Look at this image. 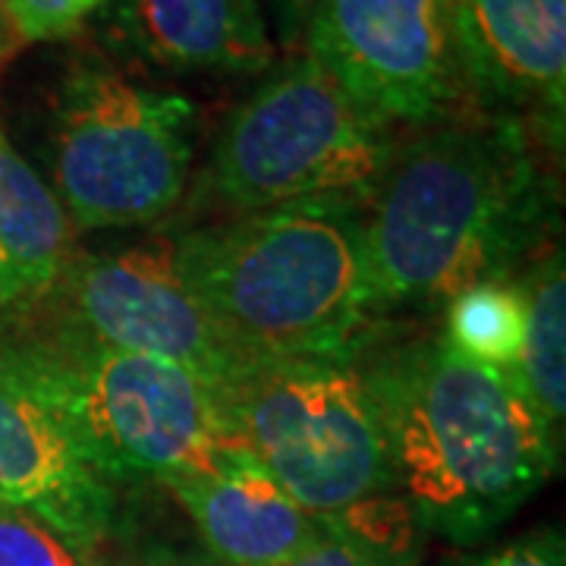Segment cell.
Masks as SVG:
<instances>
[{
  "mask_svg": "<svg viewBox=\"0 0 566 566\" xmlns=\"http://www.w3.org/2000/svg\"><path fill=\"white\" fill-rule=\"evenodd\" d=\"M385 424L394 485L424 528L479 542L557 469V434L513 368L424 340L365 371Z\"/></svg>",
  "mask_w": 566,
  "mask_h": 566,
  "instance_id": "1",
  "label": "cell"
},
{
  "mask_svg": "<svg viewBox=\"0 0 566 566\" xmlns=\"http://www.w3.org/2000/svg\"><path fill=\"white\" fill-rule=\"evenodd\" d=\"M463 566H566V547L560 532H538L520 542L494 547Z\"/></svg>",
  "mask_w": 566,
  "mask_h": 566,
  "instance_id": "20",
  "label": "cell"
},
{
  "mask_svg": "<svg viewBox=\"0 0 566 566\" xmlns=\"http://www.w3.org/2000/svg\"><path fill=\"white\" fill-rule=\"evenodd\" d=\"M111 0H0V13L20 41H51L76 32Z\"/></svg>",
  "mask_w": 566,
  "mask_h": 566,
  "instance_id": "19",
  "label": "cell"
},
{
  "mask_svg": "<svg viewBox=\"0 0 566 566\" xmlns=\"http://www.w3.org/2000/svg\"><path fill=\"white\" fill-rule=\"evenodd\" d=\"M196 111L114 66L66 73L54 111V196L70 227H139L170 214L192 170Z\"/></svg>",
  "mask_w": 566,
  "mask_h": 566,
  "instance_id": "6",
  "label": "cell"
},
{
  "mask_svg": "<svg viewBox=\"0 0 566 566\" xmlns=\"http://www.w3.org/2000/svg\"><path fill=\"white\" fill-rule=\"evenodd\" d=\"M363 205L249 211L174 240L182 281L255 359L353 363L378 322Z\"/></svg>",
  "mask_w": 566,
  "mask_h": 566,
  "instance_id": "3",
  "label": "cell"
},
{
  "mask_svg": "<svg viewBox=\"0 0 566 566\" xmlns=\"http://www.w3.org/2000/svg\"><path fill=\"white\" fill-rule=\"evenodd\" d=\"M73 264V227L54 189L0 133V315L48 303Z\"/></svg>",
  "mask_w": 566,
  "mask_h": 566,
  "instance_id": "14",
  "label": "cell"
},
{
  "mask_svg": "<svg viewBox=\"0 0 566 566\" xmlns=\"http://www.w3.org/2000/svg\"><path fill=\"white\" fill-rule=\"evenodd\" d=\"M542 208L523 120L453 123L394 148L363 214L381 308L504 281L535 240Z\"/></svg>",
  "mask_w": 566,
  "mask_h": 566,
  "instance_id": "2",
  "label": "cell"
},
{
  "mask_svg": "<svg viewBox=\"0 0 566 566\" xmlns=\"http://www.w3.org/2000/svg\"><path fill=\"white\" fill-rule=\"evenodd\" d=\"M0 504L32 513L82 554L102 545L117 506L114 482L41 397L10 334H0Z\"/></svg>",
  "mask_w": 566,
  "mask_h": 566,
  "instance_id": "10",
  "label": "cell"
},
{
  "mask_svg": "<svg viewBox=\"0 0 566 566\" xmlns=\"http://www.w3.org/2000/svg\"><path fill=\"white\" fill-rule=\"evenodd\" d=\"M526 340L516 363V378L526 387L547 428L560 438L566 416V277L560 252L547 255L528 277Z\"/></svg>",
  "mask_w": 566,
  "mask_h": 566,
  "instance_id": "15",
  "label": "cell"
},
{
  "mask_svg": "<svg viewBox=\"0 0 566 566\" xmlns=\"http://www.w3.org/2000/svg\"><path fill=\"white\" fill-rule=\"evenodd\" d=\"M268 10H271V22L277 29V39L286 48H296L303 44L305 29L315 17V10L322 7L324 0H264Z\"/></svg>",
  "mask_w": 566,
  "mask_h": 566,
  "instance_id": "21",
  "label": "cell"
},
{
  "mask_svg": "<svg viewBox=\"0 0 566 566\" xmlns=\"http://www.w3.org/2000/svg\"><path fill=\"white\" fill-rule=\"evenodd\" d=\"M243 444L312 516H337L394 485L365 371L337 359H262L227 394Z\"/></svg>",
  "mask_w": 566,
  "mask_h": 566,
  "instance_id": "7",
  "label": "cell"
},
{
  "mask_svg": "<svg viewBox=\"0 0 566 566\" xmlns=\"http://www.w3.org/2000/svg\"><path fill=\"white\" fill-rule=\"evenodd\" d=\"M161 485L221 566H281L324 528V516L305 513L245 444L221 450L211 469L167 475Z\"/></svg>",
  "mask_w": 566,
  "mask_h": 566,
  "instance_id": "12",
  "label": "cell"
},
{
  "mask_svg": "<svg viewBox=\"0 0 566 566\" xmlns=\"http://www.w3.org/2000/svg\"><path fill=\"white\" fill-rule=\"evenodd\" d=\"M73 327L107 346L180 365L223 397L252 368L249 356L182 281L174 240H145L70 264Z\"/></svg>",
  "mask_w": 566,
  "mask_h": 566,
  "instance_id": "9",
  "label": "cell"
},
{
  "mask_svg": "<svg viewBox=\"0 0 566 566\" xmlns=\"http://www.w3.org/2000/svg\"><path fill=\"white\" fill-rule=\"evenodd\" d=\"M465 95L497 111L564 126L566 0H450Z\"/></svg>",
  "mask_w": 566,
  "mask_h": 566,
  "instance_id": "11",
  "label": "cell"
},
{
  "mask_svg": "<svg viewBox=\"0 0 566 566\" xmlns=\"http://www.w3.org/2000/svg\"><path fill=\"white\" fill-rule=\"evenodd\" d=\"M161 566H221L218 560H167Z\"/></svg>",
  "mask_w": 566,
  "mask_h": 566,
  "instance_id": "23",
  "label": "cell"
},
{
  "mask_svg": "<svg viewBox=\"0 0 566 566\" xmlns=\"http://www.w3.org/2000/svg\"><path fill=\"white\" fill-rule=\"evenodd\" d=\"M303 41L381 126L447 120L465 98L450 0H324Z\"/></svg>",
  "mask_w": 566,
  "mask_h": 566,
  "instance_id": "8",
  "label": "cell"
},
{
  "mask_svg": "<svg viewBox=\"0 0 566 566\" xmlns=\"http://www.w3.org/2000/svg\"><path fill=\"white\" fill-rule=\"evenodd\" d=\"M85 557L32 513L0 504V566H88Z\"/></svg>",
  "mask_w": 566,
  "mask_h": 566,
  "instance_id": "18",
  "label": "cell"
},
{
  "mask_svg": "<svg viewBox=\"0 0 566 566\" xmlns=\"http://www.w3.org/2000/svg\"><path fill=\"white\" fill-rule=\"evenodd\" d=\"M123 20L133 44L164 66L262 73L274 63L259 0H129Z\"/></svg>",
  "mask_w": 566,
  "mask_h": 566,
  "instance_id": "13",
  "label": "cell"
},
{
  "mask_svg": "<svg viewBox=\"0 0 566 566\" xmlns=\"http://www.w3.org/2000/svg\"><path fill=\"white\" fill-rule=\"evenodd\" d=\"M472 363L516 368L526 340V296L504 281H482L447 300L444 337Z\"/></svg>",
  "mask_w": 566,
  "mask_h": 566,
  "instance_id": "16",
  "label": "cell"
},
{
  "mask_svg": "<svg viewBox=\"0 0 566 566\" xmlns=\"http://www.w3.org/2000/svg\"><path fill=\"white\" fill-rule=\"evenodd\" d=\"M390 158L387 126L363 114L322 63L303 54L230 114L202 180L208 196L237 214L296 202L365 208Z\"/></svg>",
  "mask_w": 566,
  "mask_h": 566,
  "instance_id": "5",
  "label": "cell"
},
{
  "mask_svg": "<svg viewBox=\"0 0 566 566\" xmlns=\"http://www.w3.org/2000/svg\"><path fill=\"white\" fill-rule=\"evenodd\" d=\"M20 349L41 397L111 482L202 472L243 444L227 397L180 365L107 346L73 324L54 340L20 337Z\"/></svg>",
  "mask_w": 566,
  "mask_h": 566,
  "instance_id": "4",
  "label": "cell"
},
{
  "mask_svg": "<svg viewBox=\"0 0 566 566\" xmlns=\"http://www.w3.org/2000/svg\"><path fill=\"white\" fill-rule=\"evenodd\" d=\"M400 554V547L378 542L344 510L337 516H324L322 535L281 566H397Z\"/></svg>",
  "mask_w": 566,
  "mask_h": 566,
  "instance_id": "17",
  "label": "cell"
},
{
  "mask_svg": "<svg viewBox=\"0 0 566 566\" xmlns=\"http://www.w3.org/2000/svg\"><path fill=\"white\" fill-rule=\"evenodd\" d=\"M10 41H20V39L13 35V29H10V22L3 20V13H0V54L7 51V44H10Z\"/></svg>",
  "mask_w": 566,
  "mask_h": 566,
  "instance_id": "22",
  "label": "cell"
}]
</instances>
